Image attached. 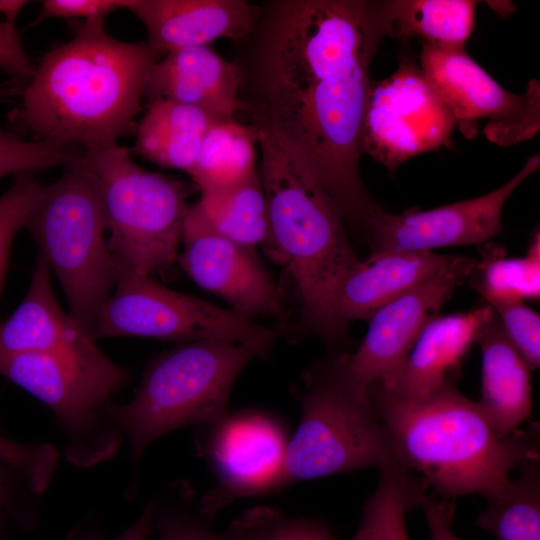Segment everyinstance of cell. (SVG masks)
<instances>
[{
  "instance_id": "6da1fadb",
  "label": "cell",
  "mask_w": 540,
  "mask_h": 540,
  "mask_svg": "<svg viewBox=\"0 0 540 540\" xmlns=\"http://www.w3.org/2000/svg\"><path fill=\"white\" fill-rule=\"evenodd\" d=\"M271 12L257 65L260 123L366 233L384 210L361 177L360 132L388 0H281Z\"/></svg>"
},
{
  "instance_id": "7a4b0ae2",
  "label": "cell",
  "mask_w": 540,
  "mask_h": 540,
  "mask_svg": "<svg viewBox=\"0 0 540 540\" xmlns=\"http://www.w3.org/2000/svg\"><path fill=\"white\" fill-rule=\"evenodd\" d=\"M103 23L81 22L33 72L16 117L36 140L88 152L135 133L148 76L163 55L112 37Z\"/></svg>"
},
{
  "instance_id": "3957f363",
  "label": "cell",
  "mask_w": 540,
  "mask_h": 540,
  "mask_svg": "<svg viewBox=\"0 0 540 540\" xmlns=\"http://www.w3.org/2000/svg\"><path fill=\"white\" fill-rule=\"evenodd\" d=\"M396 461L420 474L440 498L501 490L509 474L539 460V424L501 439L474 402L449 386L428 396L404 398L371 389Z\"/></svg>"
},
{
  "instance_id": "277c9868",
  "label": "cell",
  "mask_w": 540,
  "mask_h": 540,
  "mask_svg": "<svg viewBox=\"0 0 540 540\" xmlns=\"http://www.w3.org/2000/svg\"><path fill=\"white\" fill-rule=\"evenodd\" d=\"M259 178L277 260L291 276L302 328L327 344L341 343L346 326L334 309L343 279L360 264L332 197L266 125L258 122Z\"/></svg>"
},
{
  "instance_id": "5b68a950",
  "label": "cell",
  "mask_w": 540,
  "mask_h": 540,
  "mask_svg": "<svg viewBox=\"0 0 540 540\" xmlns=\"http://www.w3.org/2000/svg\"><path fill=\"white\" fill-rule=\"evenodd\" d=\"M254 357L245 345L203 339L182 343L149 363L133 398L110 407L130 447L127 496L136 495L142 457L156 439L186 426H207L229 412L233 385Z\"/></svg>"
},
{
  "instance_id": "8992f818",
  "label": "cell",
  "mask_w": 540,
  "mask_h": 540,
  "mask_svg": "<svg viewBox=\"0 0 540 540\" xmlns=\"http://www.w3.org/2000/svg\"><path fill=\"white\" fill-rule=\"evenodd\" d=\"M302 380L299 424L265 493L396 461L371 390L348 380L340 353L308 367Z\"/></svg>"
},
{
  "instance_id": "52a82bcc",
  "label": "cell",
  "mask_w": 540,
  "mask_h": 540,
  "mask_svg": "<svg viewBox=\"0 0 540 540\" xmlns=\"http://www.w3.org/2000/svg\"><path fill=\"white\" fill-rule=\"evenodd\" d=\"M0 375L51 410L70 463L90 468L117 453L124 436L110 407L129 374L90 335L52 352L0 356Z\"/></svg>"
},
{
  "instance_id": "ba28073f",
  "label": "cell",
  "mask_w": 540,
  "mask_h": 540,
  "mask_svg": "<svg viewBox=\"0 0 540 540\" xmlns=\"http://www.w3.org/2000/svg\"><path fill=\"white\" fill-rule=\"evenodd\" d=\"M25 228L57 276L70 316L90 335L118 272L99 184L84 158L42 186Z\"/></svg>"
},
{
  "instance_id": "9c48e42d",
  "label": "cell",
  "mask_w": 540,
  "mask_h": 540,
  "mask_svg": "<svg viewBox=\"0 0 540 540\" xmlns=\"http://www.w3.org/2000/svg\"><path fill=\"white\" fill-rule=\"evenodd\" d=\"M131 155L116 143L84 152V161L99 184L118 276H151L177 260L190 205L183 182L140 167Z\"/></svg>"
},
{
  "instance_id": "30bf717a",
  "label": "cell",
  "mask_w": 540,
  "mask_h": 540,
  "mask_svg": "<svg viewBox=\"0 0 540 540\" xmlns=\"http://www.w3.org/2000/svg\"><path fill=\"white\" fill-rule=\"evenodd\" d=\"M92 339L148 337L182 343L219 339L250 348L266 358L277 332L230 308L170 289L149 275L126 273L102 304Z\"/></svg>"
},
{
  "instance_id": "8fae6325",
  "label": "cell",
  "mask_w": 540,
  "mask_h": 540,
  "mask_svg": "<svg viewBox=\"0 0 540 540\" xmlns=\"http://www.w3.org/2000/svg\"><path fill=\"white\" fill-rule=\"evenodd\" d=\"M455 127L453 114L419 64L403 54L391 75L372 82L360 152L393 173L405 161L447 145Z\"/></svg>"
},
{
  "instance_id": "7c38bea8",
  "label": "cell",
  "mask_w": 540,
  "mask_h": 540,
  "mask_svg": "<svg viewBox=\"0 0 540 540\" xmlns=\"http://www.w3.org/2000/svg\"><path fill=\"white\" fill-rule=\"evenodd\" d=\"M419 66L465 138L477 136L482 119L487 120L483 134L499 146L529 140L539 131V80H530L524 94L509 92L465 48H445L426 42H422Z\"/></svg>"
},
{
  "instance_id": "4fadbf2b",
  "label": "cell",
  "mask_w": 540,
  "mask_h": 540,
  "mask_svg": "<svg viewBox=\"0 0 540 540\" xmlns=\"http://www.w3.org/2000/svg\"><path fill=\"white\" fill-rule=\"evenodd\" d=\"M476 259L458 256L438 273L379 309L353 353H340L343 371L356 386L390 390L425 325L470 277Z\"/></svg>"
},
{
  "instance_id": "5bb4252c",
  "label": "cell",
  "mask_w": 540,
  "mask_h": 540,
  "mask_svg": "<svg viewBox=\"0 0 540 540\" xmlns=\"http://www.w3.org/2000/svg\"><path fill=\"white\" fill-rule=\"evenodd\" d=\"M200 454L210 463L217 482L198 501L199 512L213 519L241 497L264 494L281 468L289 437L273 416L257 410L226 413L199 427Z\"/></svg>"
},
{
  "instance_id": "9a60e30c",
  "label": "cell",
  "mask_w": 540,
  "mask_h": 540,
  "mask_svg": "<svg viewBox=\"0 0 540 540\" xmlns=\"http://www.w3.org/2000/svg\"><path fill=\"white\" fill-rule=\"evenodd\" d=\"M539 166L537 153L505 184L476 198L429 210L412 207L398 214L383 210L371 220L366 232L372 253L423 252L488 241L502 233L501 213L509 196Z\"/></svg>"
},
{
  "instance_id": "2e32d148",
  "label": "cell",
  "mask_w": 540,
  "mask_h": 540,
  "mask_svg": "<svg viewBox=\"0 0 540 540\" xmlns=\"http://www.w3.org/2000/svg\"><path fill=\"white\" fill-rule=\"evenodd\" d=\"M180 243L183 248L177 261L197 286L250 319L281 315L278 287L254 249L216 232L197 203L188 208Z\"/></svg>"
},
{
  "instance_id": "e0dca14e",
  "label": "cell",
  "mask_w": 540,
  "mask_h": 540,
  "mask_svg": "<svg viewBox=\"0 0 540 540\" xmlns=\"http://www.w3.org/2000/svg\"><path fill=\"white\" fill-rule=\"evenodd\" d=\"M127 9L145 26L146 43L163 56L219 38L240 39L260 14L245 0H131Z\"/></svg>"
},
{
  "instance_id": "ac0fdd59",
  "label": "cell",
  "mask_w": 540,
  "mask_h": 540,
  "mask_svg": "<svg viewBox=\"0 0 540 540\" xmlns=\"http://www.w3.org/2000/svg\"><path fill=\"white\" fill-rule=\"evenodd\" d=\"M239 68L209 46L165 54L153 66L146 83L149 100L164 99L196 107L214 121L235 119L245 110L239 97Z\"/></svg>"
},
{
  "instance_id": "d6986e66",
  "label": "cell",
  "mask_w": 540,
  "mask_h": 540,
  "mask_svg": "<svg viewBox=\"0 0 540 540\" xmlns=\"http://www.w3.org/2000/svg\"><path fill=\"white\" fill-rule=\"evenodd\" d=\"M493 315V308L486 304L432 318L419 334L387 392L404 398H420L456 386L465 357Z\"/></svg>"
},
{
  "instance_id": "ffe728a7",
  "label": "cell",
  "mask_w": 540,
  "mask_h": 540,
  "mask_svg": "<svg viewBox=\"0 0 540 540\" xmlns=\"http://www.w3.org/2000/svg\"><path fill=\"white\" fill-rule=\"evenodd\" d=\"M456 255L432 251L372 253L341 282L334 300L336 315L345 325L369 320L379 309L445 268Z\"/></svg>"
},
{
  "instance_id": "44dd1931",
  "label": "cell",
  "mask_w": 540,
  "mask_h": 540,
  "mask_svg": "<svg viewBox=\"0 0 540 540\" xmlns=\"http://www.w3.org/2000/svg\"><path fill=\"white\" fill-rule=\"evenodd\" d=\"M481 397L478 402L497 436L504 439L531 414V375L494 312L480 333Z\"/></svg>"
},
{
  "instance_id": "7402d4cb",
  "label": "cell",
  "mask_w": 540,
  "mask_h": 540,
  "mask_svg": "<svg viewBox=\"0 0 540 540\" xmlns=\"http://www.w3.org/2000/svg\"><path fill=\"white\" fill-rule=\"evenodd\" d=\"M85 334L60 306L51 285L49 264L39 254L24 300L0 323V356L56 351Z\"/></svg>"
},
{
  "instance_id": "603a6c76",
  "label": "cell",
  "mask_w": 540,
  "mask_h": 540,
  "mask_svg": "<svg viewBox=\"0 0 540 540\" xmlns=\"http://www.w3.org/2000/svg\"><path fill=\"white\" fill-rule=\"evenodd\" d=\"M213 122L217 121L196 107L151 100L137 123L136 140L130 151L161 167L188 173Z\"/></svg>"
},
{
  "instance_id": "cb8c5ba5",
  "label": "cell",
  "mask_w": 540,
  "mask_h": 540,
  "mask_svg": "<svg viewBox=\"0 0 540 540\" xmlns=\"http://www.w3.org/2000/svg\"><path fill=\"white\" fill-rule=\"evenodd\" d=\"M196 203L216 232L254 250L260 246L277 260L258 170L240 183L201 194Z\"/></svg>"
},
{
  "instance_id": "d4e9b609",
  "label": "cell",
  "mask_w": 540,
  "mask_h": 540,
  "mask_svg": "<svg viewBox=\"0 0 540 540\" xmlns=\"http://www.w3.org/2000/svg\"><path fill=\"white\" fill-rule=\"evenodd\" d=\"M258 141L257 123L213 122L188 172L201 194L235 185L255 173Z\"/></svg>"
},
{
  "instance_id": "484cf974",
  "label": "cell",
  "mask_w": 540,
  "mask_h": 540,
  "mask_svg": "<svg viewBox=\"0 0 540 540\" xmlns=\"http://www.w3.org/2000/svg\"><path fill=\"white\" fill-rule=\"evenodd\" d=\"M477 1L388 0V36L445 48H465L474 28Z\"/></svg>"
},
{
  "instance_id": "4316f807",
  "label": "cell",
  "mask_w": 540,
  "mask_h": 540,
  "mask_svg": "<svg viewBox=\"0 0 540 540\" xmlns=\"http://www.w3.org/2000/svg\"><path fill=\"white\" fill-rule=\"evenodd\" d=\"M378 475L351 540H409L405 515L419 506L426 485L397 461L379 467Z\"/></svg>"
},
{
  "instance_id": "83f0119b",
  "label": "cell",
  "mask_w": 540,
  "mask_h": 540,
  "mask_svg": "<svg viewBox=\"0 0 540 540\" xmlns=\"http://www.w3.org/2000/svg\"><path fill=\"white\" fill-rule=\"evenodd\" d=\"M519 476L486 498L476 525L497 540H540V464L531 460L518 467Z\"/></svg>"
},
{
  "instance_id": "f1b7e54d",
  "label": "cell",
  "mask_w": 540,
  "mask_h": 540,
  "mask_svg": "<svg viewBox=\"0 0 540 540\" xmlns=\"http://www.w3.org/2000/svg\"><path fill=\"white\" fill-rule=\"evenodd\" d=\"M474 285L490 306L540 296V234H534L525 256L506 257L497 248L487 250L476 260L470 275Z\"/></svg>"
},
{
  "instance_id": "f546056e",
  "label": "cell",
  "mask_w": 540,
  "mask_h": 540,
  "mask_svg": "<svg viewBox=\"0 0 540 540\" xmlns=\"http://www.w3.org/2000/svg\"><path fill=\"white\" fill-rule=\"evenodd\" d=\"M222 536L223 540H339L322 520L293 517L270 506L245 510Z\"/></svg>"
},
{
  "instance_id": "4dcf8cb0",
  "label": "cell",
  "mask_w": 540,
  "mask_h": 540,
  "mask_svg": "<svg viewBox=\"0 0 540 540\" xmlns=\"http://www.w3.org/2000/svg\"><path fill=\"white\" fill-rule=\"evenodd\" d=\"M84 151L46 140L23 141L0 130V178L80 163Z\"/></svg>"
},
{
  "instance_id": "1f68e13d",
  "label": "cell",
  "mask_w": 540,
  "mask_h": 540,
  "mask_svg": "<svg viewBox=\"0 0 540 540\" xmlns=\"http://www.w3.org/2000/svg\"><path fill=\"white\" fill-rule=\"evenodd\" d=\"M41 189L34 173H21L15 175L11 186L0 196V294L12 241L25 227Z\"/></svg>"
},
{
  "instance_id": "d6a6232c",
  "label": "cell",
  "mask_w": 540,
  "mask_h": 540,
  "mask_svg": "<svg viewBox=\"0 0 540 540\" xmlns=\"http://www.w3.org/2000/svg\"><path fill=\"white\" fill-rule=\"evenodd\" d=\"M179 504L154 502V527L158 540H223L222 532L212 525L213 519L202 515L198 506L189 508L193 497L189 489L179 487Z\"/></svg>"
},
{
  "instance_id": "836d02e7",
  "label": "cell",
  "mask_w": 540,
  "mask_h": 540,
  "mask_svg": "<svg viewBox=\"0 0 540 540\" xmlns=\"http://www.w3.org/2000/svg\"><path fill=\"white\" fill-rule=\"evenodd\" d=\"M57 459L50 444L21 443L0 434V462L18 471L37 494L50 484Z\"/></svg>"
},
{
  "instance_id": "e575fe53",
  "label": "cell",
  "mask_w": 540,
  "mask_h": 540,
  "mask_svg": "<svg viewBox=\"0 0 540 540\" xmlns=\"http://www.w3.org/2000/svg\"><path fill=\"white\" fill-rule=\"evenodd\" d=\"M501 327L530 369L540 364V316L523 302H509L491 306Z\"/></svg>"
},
{
  "instance_id": "d590c367",
  "label": "cell",
  "mask_w": 540,
  "mask_h": 540,
  "mask_svg": "<svg viewBox=\"0 0 540 540\" xmlns=\"http://www.w3.org/2000/svg\"><path fill=\"white\" fill-rule=\"evenodd\" d=\"M131 0H45L38 20L48 18L104 20L122 8H128Z\"/></svg>"
},
{
  "instance_id": "8d00e7d4",
  "label": "cell",
  "mask_w": 540,
  "mask_h": 540,
  "mask_svg": "<svg viewBox=\"0 0 540 540\" xmlns=\"http://www.w3.org/2000/svg\"><path fill=\"white\" fill-rule=\"evenodd\" d=\"M0 70L21 80L34 72L15 26L5 21H0Z\"/></svg>"
},
{
  "instance_id": "74e56055",
  "label": "cell",
  "mask_w": 540,
  "mask_h": 540,
  "mask_svg": "<svg viewBox=\"0 0 540 540\" xmlns=\"http://www.w3.org/2000/svg\"><path fill=\"white\" fill-rule=\"evenodd\" d=\"M431 540H460L452 531L455 500L425 495L421 500Z\"/></svg>"
},
{
  "instance_id": "f35d334b",
  "label": "cell",
  "mask_w": 540,
  "mask_h": 540,
  "mask_svg": "<svg viewBox=\"0 0 540 540\" xmlns=\"http://www.w3.org/2000/svg\"><path fill=\"white\" fill-rule=\"evenodd\" d=\"M154 528V502L146 504L138 518L121 534L112 540H150ZM86 540H103L90 537Z\"/></svg>"
},
{
  "instance_id": "ab89813d",
  "label": "cell",
  "mask_w": 540,
  "mask_h": 540,
  "mask_svg": "<svg viewBox=\"0 0 540 540\" xmlns=\"http://www.w3.org/2000/svg\"><path fill=\"white\" fill-rule=\"evenodd\" d=\"M12 471L16 470L4 463L0 464V512L11 503L16 495V483L13 480Z\"/></svg>"
},
{
  "instance_id": "60d3db41",
  "label": "cell",
  "mask_w": 540,
  "mask_h": 540,
  "mask_svg": "<svg viewBox=\"0 0 540 540\" xmlns=\"http://www.w3.org/2000/svg\"><path fill=\"white\" fill-rule=\"evenodd\" d=\"M27 3L22 0H0V13L5 16L4 21L14 25L17 16Z\"/></svg>"
},
{
  "instance_id": "b9f144b4",
  "label": "cell",
  "mask_w": 540,
  "mask_h": 540,
  "mask_svg": "<svg viewBox=\"0 0 540 540\" xmlns=\"http://www.w3.org/2000/svg\"><path fill=\"white\" fill-rule=\"evenodd\" d=\"M494 4H491L490 2H488V5L491 6L496 12L498 13H501L503 16L506 15V13H511L512 12V7H513V3L511 2H506V1H494L492 2Z\"/></svg>"
}]
</instances>
